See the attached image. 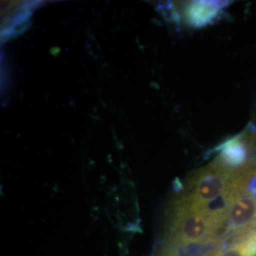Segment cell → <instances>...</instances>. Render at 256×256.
<instances>
[{"instance_id":"1","label":"cell","mask_w":256,"mask_h":256,"mask_svg":"<svg viewBox=\"0 0 256 256\" xmlns=\"http://www.w3.org/2000/svg\"><path fill=\"white\" fill-rule=\"evenodd\" d=\"M218 224L184 196L178 202L167 232L168 241L178 247L192 244L205 245L216 238Z\"/></svg>"},{"instance_id":"2","label":"cell","mask_w":256,"mask_h":256,"mask_svg":"<svg viewBox=\"0 0 256 256\" xmlns=\"http://www.w3.org/2000/svg\"><path fill=\"white\" fill-rule=\"evenodd\" d=\"M220 160L232 168H239L248 162V147L244 135H238L223 142L220 148Z\"/></svg>"},{"instance_id":"3","label":"cell","mask_w":256,"mask_h":256,"mask_svg":"<svg viewBox=\"0 0 256 256\" xmlns=\"http://www.w3.org/2000/svg\"><path fill=\"white\" fill-rule=\"evenodd\" d=\"M230 2H194L188 9V19L194 26H202L216 18Z\"/></svg>"},{"instance_id":"4","label":"cell","mask_w":256,"mask_h":256,"mask_svg":"<svg viewBox=\"0 0 256 256\" xmlns=\"http://www.w3.org/2000/svg\"><path fill=\"white\" fill-rule=\"evenodd\" d=\"M218 256H256V243L248 236H238L230 247L220 248Z\"/></svg>"},{"instance_id":"5","label":"cell","mask_w":256,"mask_h":256,"mask_svg":"<svg viewBox=\"0 0 256 256\" xmlns=\"http://www.w3.org/2000/svg\"><path fill=\"white\" fill-rule=\"evenodd\" d=\"M220 250V248H214V250H212V252H210L209 254H207L205 256H218Z\"/></svg>"}]
</instances>
